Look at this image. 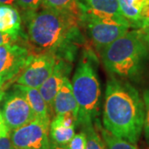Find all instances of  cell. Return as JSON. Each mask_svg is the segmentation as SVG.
<instances>
[{"instance_id": "cell-30", "label": "cell", "mask_w": 149, "mask_h": 149, "mask_svg": "<svg viewBox=\"0 0 149 149\" xmlns=\"http://www.w3.org/2000/svg\"><path fill=\"white\" fill-rule=\"evenodd\" d=\"M5 90L6 88L3 85H0V103L3 100V99L4 98V95H5Z\"/></svg>"}, {"instance_id": "cell-26", "label": "cell", "mask_w": 149, "mask_h": 149, "mask_svg": "<svg viewBox=\"0 0 149 149\" xmlns=\"http://www.w3.org/2000/svg\"><path fill=\"white\" fill-rule=\"evenodd\" d=\"M143 32V35L144 40L146 43L148 44L149 47V21H147V20H144L143 22V25H142V27L140 28Z\"/></svg>"}, {"instance_id": "cell-31", "label": "cell", "mask_w": 149, "mask_h": 149, "mask_svg": "<svg viewBox=\"0 0 149 149\" xmlns=\"http://www.w3.org/2000/svg\"><path fill=\"white\" fill-rule=\"evenodd\" d=\"M147 21H149V20H147Z\"/></svg>"}, {"instance_id": "cell-23", "label": "cell", "mask_w": 149, "mask_h": 149, "mask_svg": "<svg viewBox=\"0 0 149 149\" xmlns=\"http://www.w3.org/2000/svg\"><path fill=\"white\" fill-rule=\"evenodd\" d=\"M18 37H19L13 36L9 33H6L0 31V46L13 44L18 39Z\"/></svg>"}, {"instance_id": "cell-22", "label": "cell", "mask_w": 149, "mask_h": 149, "mask_svg": "<svg viewBox=\"0 0 149 149\" xmlns=\"http://www.w3.org/2000/svg\"><path fill=\"white\" fill-rule=\"evenodd\" d=\"M16 3L25 11H36L43 3V0H16Z\"/></svg>"}, {"instance_id": "cell-19", "label": "cell", "mask_w": 149, "mask_h": 149, "mask_svg": "<svg viewBox=\"0 0 149 149\" xmlns=\"http://www.w3.org/2000/svg\"><path fill=\"white\" fill-rule=\"evenodd\" d=\"M86 136V149H107L104 141L95 130L93 123L83 126Z\"/></svg>"}, {"instance_id": "cell-14", "label": "cell", "mask_w": 149, "mask_h": 149, "mask_svg": "<svg viewBox=\"0 0 149 149\" xmlns=\"http://www.w3.org/2000/svg\"><path fill=\"white\" fill-rule=\"evenodd\" d=\"M14 87L18 89L24 95L29 104L32 107V110L35 113L36 118L44 121L51 122L50 119L51 111L38 89L18 85V84L14 85Z\"/></svg>"}, {"instance_id": "cell-6", "label": "cell", "mask_w": 149, "mask_h": 149, "mask_svg": "<svg viewBox=\"0 0 149 149\" xmlns=\"http://www.w3.org/2000/svg\"><path fill=\"white\" fill-rule=\"evenodd\" d=\"M31 50L17 44L0 46V85L6 89L32 59Z\"/></svg>"}, {"instance_id": "cell-21", "label": "cell", "mask_w": 149, "mask_h": 149, "mask_svg": "<svg viewBox=\"0 0 149 149\" xmlns=\"http://www.w3.org/2000/svg\"><path fill=\"white\" fill-rule=\"evenodd\" d=\"M143 103L144 110H145V117H144V133L147 140L149 142V86L146 89L143 93Z\"/></svg>"}, {"instance_id": "cell-15", "label": "cell", "mask_w": 149, "mask_h": 149, "mask_svg": "<svg viewBox=\"0 0 149 149\" xmlns=\"http://www.w3.org/2000/svg\"><path fill=\"white\" fill-rule=\"evenodd\" d=\"M21 16L18 11L10 5H0V31L13 36L22 35Z\"/></svg>"}, {"instance_id": "cell-5", "label": "cell", "mask_w": 149, "mask_h": 149, "mask_svg": "<svg viewBox=\"0 0 149 149\" xmlns=\"http://www.w3.org/2000/svg\"><path fill=\"white\" fill-rule=\"evenodd\" d=\"M80 22L99 52L128 32L130 27H134L133 23L124 17L96 18L81 16Z\"/></svg>"}, {"instance_id": "cell-9", "label": "cell", "mask_w": 149, "mask_h": 149, "mask_svg": "<svg viewBox=\"0 0 149 149\" xmlns=\"http://www.w3.org/2000/svg\"><path fill=\"white\" fill-rule=\"evenodd\" d=\"M56 57L52 53L33 54L17 79V84L39 89L52 73Z\"/></svg>"}, {"instance_id": "cell-12", "label": "cell", "mask_w": 149, "mask_h": 149, "mask_svg": "<svg viewBox=\"0 0 149 149\" xmlns=\"http://www.w3.org/2000/svg\"><path fill=\"white\" fill-rule=\"evenodd\" d=\"M81 9V16L96 18L123 17L118 0H84Z\"/></svg>"}, {"instance_id": "cell-18", "label": "cell", "mask_w": 149, "mask_h": 149, "mask_svg": "<svg viewBox=\"0 0 149 149\" xmlns=\"http://www.w3.org/2000/svg\"><path fill=\"white\" fill-rule=\"evenodd\" d=\"M99 129L103 137V140L105 143L107 149H139L133 143L113 135L105 128H102L100 125H99Z\"/></svg>"}, {"instance_id": "cell-3", "label": "cell", "mask_w": 149, "mask_h": 149, "mask_svg": "<svg viewBox=\"0 0 149 149\" xmlns=\"http://www.w3.org/2000/svg\"><path fill=\"white\" fill-rule=\"evenodd\" d=\"M109 73L125 80H138L149 62V47L140 28L128 31L100 52Z\"/></svg>"}, {"instance_id": "cell-13", "label": "cell", "mask_w": 149, "mask_h": 149, "mask_svg": "<svg viewBox=\"0 0 149 149\" xmlns=\"http://www.w3.org/2000/svg\"><path fill=\"white\" fill-rule=\"evenodd\" d=\"M52 111L56 115L71 113L77 118L78 105L74 96L72 85L69 77L65 79L63 84L54 100Z\"/></svg>"}, {"instance_id": "cell-28", "label": "cell", "mask_w": 149, "mask_h": 149, "mask_svg": "<svg viewBox=\"0 0 149 149\" xmlns=\"http://www.w3.org/2000/svg\"><path fill=\"white\" fill-rule=\"evenodd\" d=\"M48 149H67V148H66V147H65V146L57 145V144L54 143H52V142H51V143H50V146H49Z\"/></svg>"}, {"instance_id": "cell-27", "label": "cell", "mask_w": 149, "mask_h": 149, "mask_svg": "<svg viewBox=\"0 0 149 149\" xmlns=\"http://www.w3.org/2000/svg\"><path fill=\"white\" fill-rule=\"evenodd\" d=\"M143 20H149V1L147 3L146 6L144 7L143 13H142Z\"/></svg>"}, {"instance_id": "cell-8", "label": "cell", "mask_w": 149, "mask_h": 149, "mask_svg": "<svg viewBox=\"0 0 149 149\" xmlns=\"http://www.w3.org/2000/svg\"><path fill=\"white\" fill-rule=\"evenodd\" d=\"M3 116L9 130H15L36 118L35 113L24 95L16 87L5 94Z\"/></svg>"}, {"instance_id": "cell-25", "label": "cell", "mask_w": 149, "mask_h": 149, "mask_svg": "<svg viewBox=\"0 0 149 149\" xmlns=\"http://www.w3.org/2000/svg\"><path fill=\"white\" fill-rule=\"evenodd\" d=\"M9 129L6 124L2 112H0V138L9 135Z\"/></svg>"}, {"instance_id": "cell-7", "label": "cell", "mask_w": 149, "mask_h": 149, "mask_svg": "<svg viewBox=\"0 0 149 149\" xmlns=\"http://www.w3.org/2000/svg\"><path fill=\"white\" fill-rule=\"evenodd\" d=\"M50 123L36 118L13 130L10 138L15 149H48L51 143Z\"/></svg>"}, {"instance_id": "cell-29", "label": "cell", "mask_w": 149, "mask_h": 149, "mask_svg": "<svg viewBox=\"0 0 149 149\" xmlns=\"http://www.w3.org/2000/svg\"><path fill=\"white\" fill-rule=\"evenodd\" d=\"M16 0H0V5H13Z\"/></svg>"}, {"instance_id": "cell-24", "label": "cell", "mask_w": 149, "mask_h": 149, "mask_svg": "<svg viewBox=\"0 0 149 149\" xmlns=\"http://www.w3.org/2000/svg\"><path fill=\"white\" fill-rule=\"evenodd\" d=\"M0 149H15L9 135L0 138Z\"/></svg>"}, {"instance_id": "cell-17", "label": "cell", "mask_w": 149, "mask_h": 149, "mask_svg": "<svg viewBox=\"0 0 149 149\" xmlns=\"http://www.w3.org/2000/svg\"><path fill=\"white\" fill-rule=\"evenodd\" d=\"M42 4L47 8L73 14L80 20L82 0H43Z\"/></svg>"}, {"instance_id": "cell-16", "label": "cell", "mask_w": 149, "mask_h": 149, "mask_svg": "<svg viewBox=\"0 0 149 149\" xmlns=\"http://www.w3.org/2000/svg\"><path fill=\"white\" fill-rule=\"evenodd\" d=\"M149 0H118L121 13L125 18L133 24L135 28H141L143 25L142 13Z\"/></svg>"}, {"instance_id": "cell-20", "label": "cell", "mask_w": 149, "mask_h": 149, "mask_svg": "<svg viewBox=\"0 0 149 149\" xmlns=\"http://www.w3.org/2000/svg\"><path fill=\"white\" fill-rule=\"evenodd\" d=\"M67 149H86V136L84 131L74 134L73 139L66 146Z\"/></svg>"}, {"instance_id": "cell-4", "label": "cell", "mask_w": 149, "mask_h": 149, "mask_svg": "<svg viewBox=\"0 0 149 149\" xmlns=\"http://www.w3.org/2000/svg\"><path fill=\"white\" fill-rule=\"evenodd\" d=\"M98 59L91 48L85 47L80 56L71 85L78 105L77 124L93 123L99 115L101 87L97 70Z\"/></svg>"}, {"instance_id": "cell-2", "label": "cell", "mask_w": 149, "mask_h": 149, "mask_svg": "<svg viewBox=\"0 0 149 149\" xmlns=\"http://www.w3.org/2000/svg\"><path fill=\"white\" fill-rule=\"evenodd\" d=\"M144 103L128 81L111 75L104 95L103 124L113 135L135 144L144 126Z\"/></svg>"}, {"instance_id": "cell-1", "label": "cell", "mask_w": 149, "mask_h": 149, "mask_svg": "<svg viewBox=\"0 0 149 149\" xmlns=\"http://www.w3.org/2000/svg\"><path fill=\"white\" fill-rule=\"evenodd\" d=\"M24 17L32 53H52L56 59L73 62L85 41L79 17L47 8L26 11Z\"/></svg>"}, {"instance_id": "cell-11", "label": "cell", "mask_w": 149, "mask_h": 149, "mask_svg": "<svg viewBox=\"0 0 149 149\" xmlns=\"http://www.w3.org/2000/svg\"><path fill=\"white\" fill-rule=\"evenodd\" d=\"M77 118L71 113L55 115L50 123V138L54 143L66 147L74 136Z\"/></svg>"}, {"instance_id": "cell-10", "label": "cell", "mask_w": 149, "mask_h": 149, "mask_svg": "<svg viewBox=\"0 0 149 149\" xmlns=\"http://www.w3.org/2000/svg\"><path fill=\"white\" fill-rule=\"evenodd\" d=\"M71 69V61L64 59H56L52 73L38 89L47 103L51 113L52 111L54 100L63 84L64 80L69 76Z\"/></svg>"}]
</instances>
